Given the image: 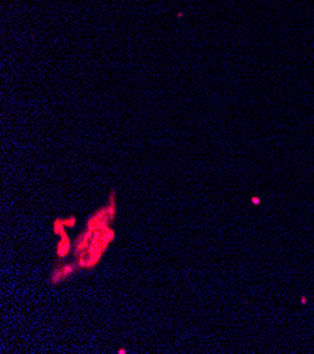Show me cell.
I'll use <instances>...</instances> for the list:
<instances>
[{
  "mask_svg": "<svg viewBox=\"0 0 314 354\" xmlns=\"http://www.w3.org/2000/svg\"><path fill=\"white\" fill-rule=\"evenodd\" d=\"M113 240H114V230L110 226H106L103 229L95 231L89 249L78 257L76 262L79 269L93 268L95 265H98V262L100 261V258Z\"/></svg>",
  "mask_w": 314,
  "mask_h": 354,
  "instance_id": "cell-1",
  "label": "cell"
},
{
  "mask_svg": "<svg viewBox=\"0 0 314 354\" xmlns=\"http://www.w3.org/2000/svg\"><path fill=\"white\" fill-rule=\"evenodd\" d=\"M111 217L109 216V212H107V208L103 206L98 209L92 216L87 219V223H86V229H89L91 231H98V230L103 229L106 226H109V223H111Z\"/></svg>",
  "mask_w": 314,
  "mask_h": 354,
  "instance_id": "cell-2",
  "label": "cell"
},
{
  "mask_svg": "<svg viewBox=\"0 0 314 354\" xmlns=\"http://www.w3.org/2000/svg\"><path fill=\"white\" fill-rule=\"evenodd\" d=\"M78 262H71V264H59L57 268H54L51 274V285H58L59 282L65 281L69 277L75 274L78 269Z\"/></svg>",
  "mask_w": 314,
  "mask_h": 354,
  "instance_id": "cell-3",
  "label": "cell"
},
{
  "mask_svg": "<svg viewBox=\"0 0 314 354\" xmlns=\"http://www.w3.org/2000/svg\"><path fill=\"white\" fill-rule=\"evenodd\" d=\"M93 231H91L89 229H86L83 233H80L78 236V239H76V242H75V244H73V256H75V258H78L83 251H86V250L89 249V246H91V242H92L93 239Z\"/></svg>",
  "mask_w": 314,
  "mask_h": 354,
  "instance_id": "cell-4",
  "label": "cell"
},
{
  "mask_svg": "<svg viewBox=\"0 0 314 354\" xmlns=\"http://www.w3.org/2000/svg\"><path fill=\"white\" fill-rule=\"evenodd\" d=\"M59 237H61V240H59L58 246H57V256H58L59 258H65V257L69 254L71 247H72L71 239H69V236H68V233H66L65 230H62V231L59 233Z\"/></svg>",
  "mask_w": 314,
  "mask_h": 354,
  "instance_id": "cell-5",
  "label": "cell"
},
{
  "mask_svg": "<svg viewBox=\"0 0 314 354\" xmlns=\"http://www.w3.org/2000/svg\"><path fill=\"white\" fill-rule=\"evenodd\" d=\"M76 224V217L69 216L68 219H65V226L66 227H73Z\"/></svg>",
  "mask_w": 314,
  "mask_h": 354,
  "instance_id": "cell-6",
  "label": "cell"
},
{
  "mask_svg": "<svg viewBox=\"0 0 314 354\" xmlns=\"http://www.w3.org/2000/svg\"><path fill=\"white\" fill-rule=\"evenodd\" d=\"M117 353H118V354H125V353H127V351H125L124 348H120V350H118Z\"/></svg>",
  "mask_w": 314,
  "mask_h": 354,
  "instance_id": "cell-7",
  "label": "cell"
},
{
  "mask_svg": "<svg viewBox=\"0 0 314 354\" xmlns=\"http://www.w3.org/2000/svg\"><path fill=\"white\" fill-rule=\"evenodd\" d=\"M252 202H254V204H259V199H256V198H254V199H252Z\"/></svg>",
  "mask_w": 314,
  "mask_h": 354,
  "instance_id": "cell-8",
  "label": "cell"
}]
</instances>
